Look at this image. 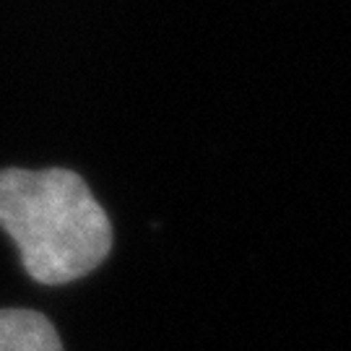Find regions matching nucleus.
I'll list each match as a JSON object with an SVG mask.
<instances>
[{
  "label": "nucleus",
  "instance_id": "obj_1",
  "mask_svg": "<svg viewBox=\"0 0 351 351\" xmlns=\"http://www.w3.org/2000/svg\"><path fill=\"white\" fill-rule=\"evenodd\" d=\"M0 229L16 242L21 265L45 287L97 271L112 250L110 216L84 177L63 169H0Z\"/></svg>",
  "mask_w": 351,
  "mask_h": 351
},
{
  "label": "nucleus",
  "instance_id": "obj_2",
  "mask_svg": "<svg viewBox=\"0 0 351 351\" xmlns=\"http://www.w3.org/2000/svg\"><path fill=\"white\" fill-rule=\"evenodd\" d=\"M0 351H63L50 320L34 310H0Z\"/></svg>",
  "mask_w": 351,
  "mask_h": 351
}]
</instances>
